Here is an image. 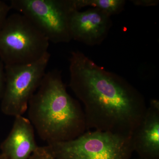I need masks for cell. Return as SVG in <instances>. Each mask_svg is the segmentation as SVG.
I'll use <instances>...</instances> for the list:
<instances>
[{
	"label": "cell",
	"mask_w": 159,
	"mask_h": 159,
	"mask_svg": "<svg viewBox=\"0 0 159 159\" xmlns=\"http://www.w3.org/2000/svg\"><path fill=\"white\" fill-rule=\"evenodd\" d=\"M27 111L28 119L47 145L70 141L87 130L84 111L68 93L58 70L46 72Z\"/></svg>",
	"instance_id": "2"
},
{
	"label": "cell",
	"mask_w": 159,
	"mask_h": 159,
	"mask_svg": "<svg viewBox=\"0 0 159 159\" xmlns=\"http://www.w3.org/2000/svg\"><path fill=\"white\" fill-rule=\"evenodd\" d=\"M49 52L35 62L5 66L6 84L1 110L9 116H23L29 101L46 73L51 58Z\"/></svg>",
	"instance_id": "5"
},
{
	"label": "cell",
	"mask_w": 159,
	"mask_h": 159,
	"mask_svg": "<svg viewBox=\"0 0 159 159\" xmlns=\"http://www.w3.org/2000/svg\"><path fill=\"white\" fill-rule=\"evenodd\" d=\"M29 159H55L48 145L39 146Z\"/></svg>",
	"instance_id": "11"
},
{
	"label": "cell",
	"mask_w": 159,
	"mask_h": 159,
	"mask_svg": "<svg viewBox=\"0 0 159 159\" xmlns=\"http://www.w3.org/2000/svg\"><path fill=\"white\" fill-rule=\"evenodd\" d=\"M11 9L26 16L45 35L50 42L72 40L70 31L72 0H11Z\"/></svg>",
	"instance_id": "6"
},
{
	"label": "cell",
	"mask_w": 159,
	"mask_h": 159,
	"mask_svg": "<svg viewBox=\"0 0 159 159\" xmlns=\"http://www.w3.org/2000/svg\"><path fill=\"white\" fill-rule=\"evenodd\" d=\"M14 118L10 132L0 145L1 153L8 159H29L39 147L34 127L23 116Z\"/></svg>",
	"instance_id": "9"
},
{
	"label": "cell",
	"mask_w": 159,
	"mask_h": 159,
	"mask_svg": "<svg viewBox=\"0 0 159 159\" xmlns=\"http://www.w3.org/2000/svg\"><path fill=\"white\" fill-rule=\"evenodd\" d=\"M0 159H8L4 154L2 153H0Z\"/></svg>",
	"instance_id": "15"
},
{
	"label": "cell",
	"mask_w": 159,
	"mask_h": 159,
	"mask_svg": "<svg viewBox=\"0 0 159 159\" xmlns=\"http://www.w3.org/2000/svg\"><path fill=\"white\" fill-rule=\"evenodd\" d=\"M11 9L9 5L0 0V30L2 28Z\"/></svg>",
	"instance_id": "12"
},
{
	"label": "cell",
	"mask_w": 159,
	"mask_h": 159,
	"mask_svg": "<svg viewBox=\"0 0 159 159\" xmlns=\"http://www.w3.org/2000/svg\"><path fill=\"white\" fill-rule=\"evenodd\" d=\"M69 61V86L84 107L87 130L132 137L147 110L143 95L80 51H73Z\"/></svg>",
	"instance_id": "1"
},
{
	"label": "cell",
	"mask_w": 159,
	"mask_h": 159,
	"mask_svg": "<svg viewBox=\"0 0 159 159\" xmlns=\"http://www.w3.org/2000/svg\"><path fill=\"white\" fill-rule=\"evenodd\" d=\"M132 2L136 6H156L158 3L159 1L155 0H136L132 1Z\"/></svg>",
	"instance_id": "14"
},
{
	"label": "cell",
	"mask_w": 159,
	"mask_h": 159,
	"mask_svg": "<svg viewBox=\"0 0 159 159\" xmlns=\"http://www.w3.org/2000/svg\"><path fill=\"white\" fill-rule=\"evenodd\" d=\"M47 145L55 159H130L134 152L131 137L95 130Z\"/></svg>",
	"instance_id": "4"
},
{
	"label": "cell",
	"mask_w": 159,
	"mask_h": 159,
	"mask_svg": "<svg viewBox=\"0 0 159 159\" xmlns=\"http://www.w3.org/2000/svg\"><path fill=\"white\" fill-rule=\"evenodd\" d=\"M111 16L95 8L84 11L74 10L70 21L72 40L89 46L100 44L107 36L111 27Z\"/></svg>",
	"instance_id": "7"
},
{
	"label": "cell",
	"mask_w": 159,
	"mask_h": 159,
	"mask_svg": "<svg viewBox=\"0 0 159 159\" xmlns=\"http://www.w3.org/2000/svg\"><path fill=\"white\" fill-rule=\"evenodd\" d=\"M134 151L141 159H159V102L152 99L132 135Z\"/></svg>",
	"instance_id": "8"
},
{
	"label": "cell",
	"mask_w": 159,
	"mask_h": 159,
	"mask_svg": "<svg viewBox=\"0 0 159 159\" xmlns=\"http://www.w3.org/2000/svg\"><path fill=\"white\" fill-rule=\"evenodd\" d=\"M50 42L26 16H8L0 30V60L5 66L28 64L48 53Z\"/></svg>",
	"instance_id": "3"
},
{
	"label": "cell",
	"mask_w": 159,
	"mask_h": 159,
	"mask_svg": "<svg viewBox=\"0 0 159 159\" xmlns=\"http://www.w3.org/2000/svg\"><path fill=\"white\" fill-rule=\"evenodd\" d=\"M6 84L5 66L0 60V101L3 97Z\"/></svg>",
	"instance_id": "13"
},
{
	"label": "cell",
	"mask_w": 159,
	"mask_h": 159,
	"mask_svg": "<svg viewBox=\"0 0 159 159\" xmlns=\"http://www.w3.org/2000/svg\"><path fill=\"white\" fill-rule=\"evenodd\" d=\"M73 2L77 10L90 7L100 9L111 16L122 11L125 2L124 0H73Z\"/></svg>",
	"instance_id": "10"
}]
</instances>
